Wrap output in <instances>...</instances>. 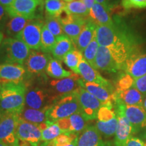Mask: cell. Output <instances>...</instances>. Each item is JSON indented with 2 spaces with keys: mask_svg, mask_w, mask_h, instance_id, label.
I'll list each match as a JSON object with an SVG mask.
<instances>
[{
  "mask_svg": "<svg viewBox=\"0 0 146 146\" xmlns=\"http://www.w3.org/2000/svg\"><path fill=\"white\" fill-rule=\"evenodd\" d=\"M25 82H2L0 93V110L20 114L25 106L27 91Z\"/></svg>",
  "mask_w": 146,
  "mask_h": 146,
  "instance_id": "cell-1",
  "label": "cell"
},
{
  "mask_svg": "<svg viewBox=\"0 0 146 146\" xmlns=\"http://www.w3.org/2000/svg\"><path fill=\"white\" fill-rule=\"evenodd\" d=\"M77 89L68 94L58 97L54 100L47 110V120L55 122L80 112L81 106Z\"/></svg>",
  "mask_w": 146,
  "mask_h": 146,
  "instance_id": "cell-2",
  "label": "cell"
},
{
  "mask_svg": "<svg viewBox=\"0 0 146 146\" xmlns=\"http://www.w3.org/2000/svg\"><path fill=\"white\" fill-rule=\"evenodd\" d=\"M30 49L21 40L6 38L0 45V64H18L24 65Z\"/></svg>",
  "mask_w": 146,
  "mask_h": 146,
  "instance_id": "cell-3",
  "label": "cell"
},
{
  "mask_svg": "<svg viewBox=\"0 0 146 146\" xmlns=\"http://www.w3.org/2000/svg\"><path fill=\"white\" fill-rule=\"evenodd\" d=\"M19 114L3 112L0 116V142L8 146H18L19 139L16 129L19 123Z\"/></svg>",
  "mask_w": 146,
  "mask_h": 146,
  "instance_id": "cell-4",
  "label": "cell"
},
{
  "mask_svg": "<svg viewBox=\"0 0 146 146\" xmlns=\"http://www.w3.org/2000/svg\"><path fill=\"white\" fill-rule=\"evenodd\" d=\"M42 3V0H14L12 5L5 9L11 18L21 16L29 20H40L41 14L37 12Z\"/></svg>",
  "mask_w": 146,
  "mask_h": 146,
  "instance_id": "cell-5",
  "label": "cell"
},
{
  "mask_svg": "<svg viewBox=\"0 0 146 146\" xmlns=\"http://www.w3.org/2000/svg\"><path fill=\"white\" fill-rule=\"evenodd\" d=\"M43 22L39 19L31 20L16 39L25 43L32 50H41Z\"/></svg>",
  "mask_w": 146,
  "mask_h": 146,
  "instance_id": "cell-6",
  "label": "cell"
},
{
  "mask_svg": "<svg viewBox=\"0 0 146 146\" xmlns=\"http://www.w3.org/2000/svg\"><path fill=\"white\" fill-rule=\"evenodd\" d=\"M114 109L116 114H122L127 118L134 128L135 133L146 128V111L141 106L114 103Z\"/></svg>",
  "mask_w": 146,
  "mask_h": 146,
  "instance_id": "cell-7",
  "label": "cell"
},
{
  "mask_svg": "<svg viewBox=\"0 0 146 146\" xmlns=\"http://www.w3.org/2000/svg\"><path fill=\"white\" fill-rule=\"evenodd\" d=\"M77 92L81 106L80 113L87 121L96 119L98 111L103 104L96 97L81 87L78 88Z\"/></svg>",
  "mask_w": 146,
  "mask_h": 146,
  "instance_id": "cell-8",
  "label": "cell"
},
{
  "mask_svg": "<svg viewBox=\"0 0 146 146\" xmlns=\"http://www.w3.org/2000/svg\"><path fill=\"white\" fill-rule=\"evenodd\" d=\"M123 70L134 80L146 74V53L137 46L131 52L123 67Z\"/></svg>",
  "mask_w": 146,
  "mask_h": 146,
  "instance_id": "cell-9",
  "label": "cell"
},
{
  "mask_svg": "<svg viewBox=\"0 0 146 146\" xmlns=\"http://www.w3.org/2000/svg\"><path fill=\"white\" fill-rule=\"evenodd\" d=\"M55 98L49 95L47 90L39 87L27 89L25 96V105L28 108L36 110L50 107Z\"/></svg>",
  "mask_w": 146,
  "mask_h": 146,
  "instance_id": "cell-10",
  "label": "cell"
},
{
  "mask_svg": "<svg viewBox=\"0 0 146 146\" xmlns=\"http://www.w3.org/2000/svg\"><path fill=\"white\" fill-rule=\"evenodd\" d=\"M16 135L19 141L27 142L32 146H40L41 141V131L39 125L25 121L20 118Z\"/></svg>",
  "mask_w": 146,
  "mask_h": 146,
  "instance_id": "cell-11",
  "label": "cell"
},
{
  "mask_svg": "<svg viewBox=\"0 0 146 146\" xmlns=\"http://www.w3.org/2000/svg\"><path fill=\"white\" fill-rule=\"evenodd\" d=\"M52 57L48 53L41 50H31L24 64L27 72L30 74H43L46 70Z\"/></svg>",
  "mask_w": 146,
  "mask_h": 146,
  "instance_id": "cell-12",
  "label": "cell"
},
{
  "mask_svg": "<svg viewBox=\"0 0 146 146\" xmlns=\"http://www.w3.org/2000/svg\"><path fill=\"white\" fill-rule=\"evenodd\" d=\"M24 65L18 64H0V81L25 82L30 77Z\"/></svg>",
  "mask_w": 146,
  "mask_h": 146,
  "instance_id": "cell-13",
  "label": "cell"
},
{
  "mask_svg": "<svg viewBox=\"0 0 146 146\" xmlns=\"http://www.w3.org/2000/svg\"><path fill=\"white\" fill-rule=\"evenodd\" d=\"M78 74L81 76L84 81L89 83H96L105 87L111 92L114 93V89L110 82L104 78L96 69L93 68L85 59L81 60L78 66Z\"/></svg>",
  "mask_w": 146,
  "mask_h": 146,
  "instance_id": "cell-14",
  "label": "cell"
},
{
  "mask_svg": "<svg viewBox=\"0 0 146 146\" xmlns=\"http://www.w3.org/2000/svg\"><path fill=\"white\" fill-rule=\"evenodd\" d=\"M95 68L108 72H117L120 70L110 51L108 47L100 46L95 60Z\"/></svg>",
  "mask_w": 146,
  "mask_h": 146,
  "instance_id": "cell-15",
  "label": "cell"
},
{
  "mask_svg": "<svg viewBox=\"0 0 146 146\" xmlns=\"http://www.w3.org/2000/svg\"><path fill=\"white\" fill-rule=\"evenodd\" d=\"M143 100V95L133 87L126 91L115 90L112 95L113 104L114 103H118L127 106H137L142 107Z\"/></svg>",
  "mask_w": 146,
  "mask_h": 146,
  "instance_id": "cell-16",
  "label": "cell"
},
{
  "mask_svg": "<svg viewBox=\"0 0 146 146\" xmlns=\"http://www.w3.org/2000/svg\"><path fill=\"white\" fill-rule=\"evenodd\" d=\"M118 118V126L115 133V146H125L132 135L135 134L134 128L127 118L122 114H116Z\"/></svg>",
  "mask_w": 146,
  "mask_h": 146,
  "instance_id": "cell-17",
  "label": "cell"
},
{
  "mask_svg": "<svg viewBox=\"0 0 146 146\" xmlns=\"http://www.w3.org/2000/svg\"><path fill=\"white\" fill-rule=\"evenodd\" d=\"M81 78L77 74H72L67 78L51 81L50 85L56 94V99L58 97L68 94L76 91L78 87V79Z\"/></svg>",
  "mask_w": 146,
  "mask_h": 146,
  "instance_id": "cell-18",
  "label": "cell"
},
{
  "mask_svg": "<svg viewBox=\"0 0 146 146\" xmlns=\"http://www.w3.org/2000/svg\"><path fill=\"white\" fill-rule=\"evenodd\" d=\"M76 146H110L105 143L96 126H87L78 137Z\"/></svg>",
  "mask_w": 146,
  "mask_h": 146,
  "instance_id": "cell-19",
  "label": "cell"
},
{
  "mask_svg": "<svg viewBox=\"0 0 146 146\" xmlns=\"http://www.w3.org/2000/svg\"><path fill=\"white\" fill-rule=\"evenodd\" d=\"M78 85L82 88L85 89V90L96 97L103 104L110 103V102L113 103L112 95L114 93L111 92L105 87L96 83L87 82L84 81L81 77L78 79Z\"/></svg>",
  "mask_w": 146,
  "mask_h": 146,
  "instance_id": "cell-20",
  "label": "cell"
},
{
  "mask_svg": "<svg viewBox=\"0 0 146 146\" xmlns=\"http://www.w3.org/2000/svg\"><path fill=\"white\" fill-rule=\"evenodd\" d=\"M97 27L98 25L94 20L91 18H87V23L84 26L75 44V47L82 54L94 38V35L96 33Z\"/></svg>",
  "mask_w": 146,
  "mask_h": 146,
  "instance_id": "cell-21",
  "label": "cell"
},
{
  "mask_svg": "<svg viewBox=\"0 0 146 146\" xmlns=\"http://www.w3.org/2000/svg\"><path fill=\"white\" fill-rule=\"evenodd\" d=\"M87 18L73 15L72 19L68 23L62 25L64 33L68 36L75 45L84 26L87 23Z\"/></svg>",
  "mask_w": 146,
  "mask_h": 146,
  "instance_id": "cell-22",
  "label": "cell"
},
{
  "mask_svg": "<svg viewBox=\"0 0 146 146\" xmlns=\"http://www.w3.org/2000/svg\"><path fill=\"white\" fill-rule=\"evenodd\" d=\"M74 43L68 36L65 34L56 37V43L52 51L54 59L58 61H64V58L71 50H72Z\"/></svg>",
  "mask_w": 146,
  "mask_h": 146,
  "instance_id": "cell-23",
  "label": "cell"
},
{
  "mask_svg": "<svg viewBox=\"0 0 146 146\" xmlns=\"http://www.w3.org/2000/svg\"><path fill=\"white\" fill-rule=\"evenodd\" d=\"M109 10L100 3H95L91 8L89 16L99 25L113 26L114 21L109 13Z\"/></svg>",
  "mask_w": 146,
  "mask_h": 146,
  "instance_id": "cell-24",
  "label": "cell"
},
{
  "mask_svg": "<svg viewBox=\"0 0 146 146\" xmlns=\"http://www.w3.org/2000/svg\"><path fill=\"white\" fill-rule=\"evenodd\" d=\"M48 108L41 110H36L25 107L23 110L19 114V117L25 121L39 125L47 120V110Z\"/></svg>",
  "mask_w": 146,
  "mask_h": 146,
  "instance_id": "cell-25",
  "label": "cell"
},
{
  "mask_svg": "<svg viewBox=\"0 0 146 146\" xmlns=\"http://www.w3.org/2000/svg\"><path fill=\"white\" fill-rule=\"evenodd\" d=\"M30 21L31 20L21 16L11 18L6 25V33L8 35L11 36V38L16 39L18 35L23 31L24 28Z\"/></svg>",
  "mask_w": 146,
  "mask_h": 146,
  "instance_id": "cell-26",
  "label": "cell"
},
{
  "mask_svg": "<svg viewBox=\"0 0 146 146\" xmlns=\"http://www.w3.org/2000/svg\"><path fill=\"white\" fill-rule=\"evenodd\" d=\"M47 74L54 78H64L71 76L73 74L70 71L65 70L58 60L51 58L47 65L46 70Z\"/></svg>",
  "mask_w": 146,
  "mask_h": 146,
  "instance_id": "cell-27",
  "label": "cell"
},
{
  "mask_svg": "<svg viewBox=\"0 0 146 146\" xmlns=\"http://www.w3.org/2000/svg\"><path fill=\"white\" fill-rule=\"evenodd\" d=\"M83 59V54L75 47L66 55L64 62L75 74H78V66Z\"/></svg>",
  "mask_w": 146,
  "mask_h": 146,
  "instance_id": "cell-28",
  "label": "cell"
},
{
  "mask_svg": "<svg viewBox=\"0 0 146 146\" xmlns=\"http://www.w3.org/2000/svg\"><path fill=\"white\" fill-rule=\"evenodd\" d=\"M64 10L70 14L81 17H87L89 16L90 12L85 3L81 0H74L71 2L66 3Z\"/></svg>",
  "mask_w": 146,
  "mask_h": 146,
  "instance_id": "cell-29",
  "label": "cell"
},
{
  "mask_svg": "<svg viewBox=\"0 0 146 146\" xmlns=\"http://www.w3.org/2000/svg\"><path fill=\"white\" fill-rule=\"evenodd\" d=\"M117 126L118 118L117 116H116L113 119L108 122H100L98 120L96 127L102 135L104 136L105 137H110L115 135Z\"/></svg>",
  "mask_w": 146,
  "mask_h": 146,
  "instance_id": "cell-30",
  "label": "cell"
},
{
  "mask_svg": "<svg viewBox=\"0 0 146 146\" xmlns=\"http://www.w3.org/2000/svg\"><path fill=\"white\" fill-rule=\"evenodd\" d=\"M56 43V37L51 33L44 25L41 31V51L45 53L52 52Z\"/></svg>",
  "mask_w": 146,
  "mask_h": 146,
  "instance_id": "cell-31",
  "label": "cell"
},
{
  "mask_svg": "<svg viewBox=\"0 0 146 146\" xmlns=\"http://www.w3.org/2000/svg\"><path fill=\"white\" fill-rule=\"evenodd\" d=\"M100 45L97 40L96 33H95L94 38L91 40L90 43L87 45V47L85 49L83 52V56L84 59L90 64L93 68H95V60ZM96 69V68H95Z\"/></svg>",
  "mask_w": 146,
  "mask_h": 146,
  "instance_id": "cell-32",
  "label": "cell"
},
{
  "mask_svg": "<svg viewBox=\"0 0 146 146\" xmlns=\"http://www.w3.org/2000/svg\"><path fill=\"white\" fill-rule=\"evenodd\" d=\"M66 3L63 0H45V10L46 15L58 17L64 10Z\"/></svg>",
  "mask_w": 146,
  "mask_h": 146,
  "instance_id": "cell-33",
  "label": "cell"
},
{
  "mask_svg": "<svg viewBox=\"0 0 146 146\" xmlns=\"http://www.w3.org/2000/svg\"><path fill=\"white\" fill-rule=\"evenodd\" d=\"M70 123V127L69 133L78 134L79 133L83 132L84 129L87 127V120L84 118L82 114L79 112L69 116Z\"/></svg>",
  "mask_w": 146,
  "mask_h": 146,
  "instance_id": "cell-34",
  "label": "cell"
},
{
  "mask_svg": "<svg viewBox=\"0 0 146 146\" xmlns=\"http://www.w3.org/2000/svg\"><path fill=\"white\" fill-rule=\"evenodd\" d=\"M63 133L60 128L55 122H51L48 127L41 131V141L47 142L54 140Z\"/></svg>",
  "mask_w": 146,
  "mask_h": 146,
  "instance_id": "cell-35",
  "label": "cell"
},
{
  "mask_svg": "<svg viewBox=\"0 0 146 146\" xmlns=\"http://www.w3.org/2000/svg\"><path fill=\"white\" fill-rule=\"evenodd\" d=\"M134 78L127 72H121L116 82V91H126L133 86Z\"/></svg>",
  "mask_w": 146,
  "mask_h": 146,
  "instance_id": "cell-36",
  "label": "cell"
},
{
  "mask_svg": "<svg viewBox=\"0 0 146 146\" xmlns=\"http://www.w3.org/2000/svg\"><path fill=\"white\" fill-rule=\"evenodd\" d=\"M45 25L56 37L64 34L62 27L58 17H53V16L46 15Z\"/></svg>",
  "mask_w": 146,
  "mask_h": 146,
  "instance_id": "cell-37",
  "label": "cell"
},
{
  "mask_svg": "<svg viewBox=\"0 0 146 146\" xmlns=\"http://www.w3.org/2000/svg\"><path fill=\"white\" fill-rule=\"evenodd\" d=\"M121 5L125 10L146 8V0H121Z\"/></svg>",
  "mask_w": 146,
  "mask_h": 146,
  "instance_id": "cell-38",
  "label": "cell"
},
{
  "mask_svg": "<svg viewBox=\"0 0 146 146\" xmlns=\"http://www.w3.org/2000/svg\"><path fill=\"white\" fill-rule=\"evenodd\" d=\"M133 87L136 88L143 95V97L146 96V74L141 77L134 80Z\"/></svg>",
  "mask_w": 146,
  "mask_h": 146,
  "instance_id": "cell-39",
  "label": "cell"
},
{
  "mask_svg": "<svg viewBox=\"0 0 146 146\" xmlns=\"http://www.w3.org/2000/svg\"><path fill=\"white\" fill-rule=\"evenodd\" d=\"M55 123L57 124L58 127L60 128V129H61L63 133H69L70 127V123L69 117L59 119L55 121Z\"/></svg>",
  "mask_w": 146,
  "mask_h": 146,
  "instance_id": "cell-40",
  "label": "cell"
},
{
  "mask_svg": "<svg viewBox=\"0 0 146 146\" xmlns=\"http://www.w3.org/2000/svg\"><path fill=\"white\" fill-rule=\"evenodd\" d=\"M125 146H146L144 142L141 139L136 137H131L128 139Z\"/></svg>",
  "mask_w": 146,
  "mask_h": 146,
  "instance_id": "cell-41",
  "label": "cell"
},
{
  "mask_svg": "<svg viewBox=\"0 0 146 146\" xmlns=\"http://www.w3.org/2000/svg\"><path fill=\"white\" fill-rule=\"evenodd\" d=\"M8 17H10V16H9L8 12H7L6 9L4 6L0 4V21L5 23Z\"/></svg>",
  "mask_w": 146,
  "mask_h": 146,
  "instance_id": "cell-42",
  "label": "cell"
},
{
  "mask_svg": "<svg viewBox=\"0 0 146 146\" xmlns=\"http://www.w3.org/2000/svg\"><path fill=\"white\" fill-rule=\"evenodd\" d=\"M95 3H100V4L104 6L106 8H107L109 10L111 6H112L110 3V0H95Z\"/></svg>",
  "mask_w": 146,
  "mask_h": 146,
  "instance_id": "cell-43",
  "label": "cell"
},
{
  "mask_svg": "<svg viewBox=\"0 0 146 146\" xmlns=\"http://www.w3.org/2000/svg\"><path fill=\"white\" fill-rule=\"evenodd\" d=\"M14 0H0V4L4 6L5 8H8L12 5Z\"/></svg>",
  "mask_w": 146,
  "mask_h": 146,
  "instance_id": "cell-44",
  "label": "cell"
},
{
  "mask_svg": "<svg viewBox=\"0 0 146 146\" xmlns=\"http://www.w3.org/2000/svg\"><path fill=\"white\" fill-rule=\"evenodd\" d=\"M83 1L85 3V4L86 5L87 8H88L89 10H91V8H92L93 5H94L95 3V0H83Z\"/></svg>",
  "mask_w": 146,
  "mask_h": 146,
  "instance_id": "cell-45",
  "label": "cell"
},
{
  "mask_svg": "<svg viewBox=\"0 0 146 146\" xmlns=\"http://www.w3.org/2000/svg\"><path fill=\"white\" fill-rule=\"evenodd\" d=\"M18 146H32L31 144H29L27 142H25V141H20L19 142V145Z\"/></svg>",
  "mask_w": 146,
  "mask_h": 146,
  "instance_id": "cell-46",
  "label": "cell"
},
{
  "mask_svg": "<svg viewBox=\"0 0 146 146\" xmlns=\"http://www.w3.org/2000/svg\"><path fill=\"white\" fill-rule=\"evenodd\" d=\"M142 108L146 111V96L143 97V104H142Z\"/></svg>",
  "mask_w": 146,
  "mask_h": 146,
  "instance_id": "cell-47",
  "label": "cell"
},
{
  "mask_svg": "<svg viewBox=\"0 0 146 146\" xmlns=\"http://www.w3.org/2000/svg\"><path fill=\"white\" fill-rule=\"evenodd\" d=\"M77 141H78V139L76 140V141L72 142V143H71L70 144H68V145H66L64 146H76V145H77Z\"/></svg>",
  "mask_w": 146,
  "mask_h": 146,
  "instance_id": "cell-48",
  "label": "cell"
},
{
  "mask_svg": "<svg viewBox=\"0 0 146 146\" xmlns=\"http://www.w3.org/2000/svg\"><path fill=\"white\" fill-rule=\"evenodd\" d=\"M4 25H5V23L4 22H2L0 21V31L1 32V31L4 29Z\"/></svg>",
  "mask_w": 146,
  "mask_h": 146,
  "instance_id": "cell-49",
  "label": "cell"
},
{
  "mask_svg": "<svg viewBox=\"0 0 146 146\" xmlns=\"http://www.w3.org/2000/svg\"><path fill=\"white\" fill-rule=\"evenodd\" d=\"M3 35L2 33V32L0 31V45H1V43L3 42Z\"/></svg>",
  "mask_w": 146,
  "mask_h": 146,
  "instance_id": "cell-50",
  "label": "cell"
},
{
  "mask_svg": "<svg viewBox=\"0 0 146 146\" xmlns=\"http://www.w3.org/2000/svg\"><path fill=\"white\" fill-rule=\"evenodd\" d=\"M0 146H8V145H6L5 143H1V142H0Z\"/></svg>",
  "mask_w": 146,
  "mask_h": 146,
  "instance_id": "cell-51",
  "label": "cell"
},
{
  "mask_svg": "<svg viewBox=\"0 0 146 146\" xmlns=\"http://www.w3.org/2000/svg\"><path fill=\"white\" fill-rule=\"evenodd\" d=\"M1 87H2V82H1V81H0V93H1Z\"/></svg>",
  "mask_w": 146,
  "mask_h": 146,
  "instance_id": "cell-52",
  "label": "cell"
},
{
  "mask_svg": "<svg viewBox=\"0 0 146 146\" xmlns=\"http://www.w3.org/2000/svg\"><path fill=\"white\" fill-rule=\"evenodd\" d=\"M63 1H66L67 3H69V2H71V1H74V0H63Z\"/></svg>",
  "mask_w": 146,
  "mask_h": 146,
  "instance_id": "cell-53",
  "label": "cell"
},
{
  "mask_svg": "<svg viewBox=\"0 0 146 146\" xmlns=\"http://www.w3.org/2000/svg\"><path fill=\"white\" fill-rule=\"evenodd\" d=\"M2 113H3V112H1V111L0 110V116H1V114H2Z\"/></svg>",
  "mask_w": 146,
  "mask_h": 146,
  "instance_id": "cell-54",
  "label": "cell"
},
{
  "mask_svg": "<svg viewBox=\"0 0 146 146\" xmlns=\"http://www.w3.org/2000/svg\"><path fill=\"white\" fill-rule=\"evenodd\" d=\"M81 1H83V0H81Z\"/></svg>",
  "mask_w": 146,
  "mask_h": 146,
  "instance_id": "cell-55",
  "label": "cell"
}]
</instances>
